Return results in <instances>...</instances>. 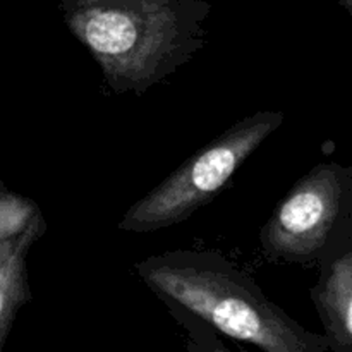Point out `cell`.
<instances>
[{
  "label": "cell",
  "instance_id": "1",
  "mask_svg": "<svg viewBox=\"0 0 352 352\" xmlns=\"http://www.w3.org/2000/svg\"><path fill=\"white\" fill-rule=\"evenodd\" d=\"M72 36L117 95L141 96L206 45V0H58Z\"/></svg>",
  "mask_w": 352,
  "mask_h": 352
},
{
  "label": "cell",
  "instance_id": "2",
  "mask_svg": "<svg viewBox=\"0 0 352 352\" xmlns=\"http://www.w3.org/2000/svg\"><path fill=\"white\" fill-rule=\"evenodd\" d=\"M134 272L181 323L198 322L267 352H327L325 336L306 330L219 251H167Z\"/></svg>",
  "mask_w": 352,
  "mask_h": 352
},
{
  "label": "cell",
  "instance_id": "3",
  "mask_svg": "<svg viewBox=\"0 0 352 352\" xmlns=\"http://www.w3.org/2000/svg\"><path fill=\"white\" fill-rule=\"evenodd\" d=\"M284 112L258 110L196 150L124 213L119 229L146 234L184 222L232 182L244 162L284 124Z\"/></svg>",
  "mask_w": 352,
  "mask_h": 352
},
{
  "label": "cell",
  "instance_id": "4",
  "mask_svg": "<svg viewBox=\"0 0 352 352\" xmlns=\"http://www.w3.org/2000/svg\"><path fill=\"white\" fill-rule=\"evenodd\" d=\"M351 229L352 167L322 162L277 203L260 230L261 251L277 263H311Z\"/></svg>",
  "mask_w": 352,
  "mask_h": 352
},
{
  "label": "cell",
  "instance_id": "5",
  "mask_svg": "<svg viewBox=\"0 0 352 352\" xmlns=\"http://www.w3.org/2000/svg\"><path fill=\"white\" fill-rule=\"evenodd\" d=\"M320 277L311 289L332 352H352V229L318 260Z\"/></svg>",
  "mask_w": 352,
  "mask_h": 352
},
{
  "label": "cell",
  "instance_id": "6",
  "mask_svg": "<svg viewBox=\"0 0 352 352\" xmlns=\"http://www.w3.org/2000/svg\"><path fill=\"white\" fill-rule=\"evenodd\" d=\"M31 299L26 260H21L0 280V351L3 349L19 309Z\"/></svg>",
  "mask_w": 352,
  "mask_h": 352
},
{
  "label": "cell",
  "instance_id": "7",
  "mask_svg": "<svg viewBox=\"0 0 352 352\" xmlns=\"http://www.w3.org/2000/svg\"><path fill=\"white\" fill-rule=\"evenodd\" d=\"M38 215L41 210L34 199L12 191L0 181V241L23 234Z\"/></svg>",
  "mask_w": 352,
  "mask_h": 352
},
{
  "label": "cell",
  "instance_id": "8",
  "mask_svg": "<svg viewBox=\"0 0 352 352\" xmlns=\"http://www.w3.org/2000/svg\"><path fill=\"white\" fill-rule=\"evenodd\" d=\"M47 222L43 215H38L33 222L30 223L23 234L12 239L0 241V280L19 263L21 260H26L28 253L47 232Z\"/></svg>",
  "mask_w": 352,
  "mask_h": 352
},
{
  "label": "cell",
  "instance_id": "9",
  "mask_svg": "<svg viewBox=\"0 0 352 352\" xmlns=\"http://www.w3.org/2000/svg\"><path fill=\"white\" fill-rule=\"evenodd\" d=\"M339 3L346 7V9L349 10V14H352V0H339Z\"/></svg>",
  "mask_w": 352,
  "mask_h": 352
}]
</instances>
